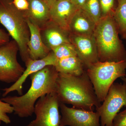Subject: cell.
Here are the masks:
<instances>
[{
    "mask_svg": "<svg viewBox=\"0 0 126 126\" xmlns=\"http://www.w3.org/2000/svg\"><path fill=\"white\" fill-rule=\"evenodd\" d=\"M96 25L94 21L84 11L79 9L70 22L69 32L79 35H92Z\"/></svg>",
    "mask_w": 126,
    "mask_h": 126,
    "instance_id": "cell-16",
    "label": "cell"
},
{
    "mask_svg": "<svg viewBox=\"0 0 126 126\" xmlns=\"http://www.w3.org/2000/svg\"><path fill=\"white\" fill-rule=\"evenodd\" d=\"M0 23L17 44L21 57L25 63L30 58L27 45L30 33L24 14L17 10L13 3L1 2Z\"/></svg>",
    "mask_w": 126,
    "mask_h": 126,
    "instance_id": "cell-4",
    "label": "cell"
},
{
    "mask_svg": "<svg viewBox=\"0 0 126 126\" xmlns=\"http://www.w3.org/2000/svg\"><path fill=\"white\" fill-rule=\"evenodd\" d=\"M56 92L41 97L35 106L36 118L26 126H63Z\"/></svg>",
    "mask_w": 126,
    "mask_h": 126,
    "instance_id": "cell-6",
    "label": "cell"
},
{
    "mask_svg": "<svg viewBox=\"0 0 126 126\" xmlns=\"http://www.w3.org/2000/svg\"><path fill=\"white\" fill-rule=\"evenodd\" d=\"M18 46L14 40L0 46V81L15 82L23 74L25 69L19 63Z\"/></svg>",
    "mask_w": 126,
    "mask_h": 126,
    "instance_id": "cell-8",
    "label": "cell"
},
{
    "mask_svg": "<svg viewBox=\"0 0 126 126\" xmlns=\"http://www.w3.org/2000/svg\"><path fill=\"white\" fill-rule=\"evenodd\" d=\"M101 11L102 17L113 14L115 0H99Z\"/></svg>",
    "mask_w": 126,
    "mask_h": 126,
    "instance_id": "cell-22",
    "label": "cell"
},
{
    "mask_svg": "<svg viewBox=\"0 0 126 126\" xmlns=\"http://www.w3.org/2000/svg\"><path fill=\"white\" fill-rule=\"evenodd\" d=\"M112 126H126V108L115 116L113 121Z\"/></svg>",
    "mask_w": 126,
    "mask_h": 126,
    "instance_id": "cell-23",
    "label": "cell"
},
{
    "mask_svg": "<svg viewBox=\"0 0 126 126\" xmlns=\"http://www.w3.org/2000/svg\"><path fill=\"white\" fill-rule=\"evenodd\" d=\"M78 9L70 0H58L50 7V20L69 32L70 22Z\"/></svg>",
    "mask_w": 126,
    "mask_h": 126,
    "instance_id": "cell-12",
    "label": "cell"
},
{
    "mask_svg": "<svg viewBox=\"0 0 126 126\" xmlns=\"http://www.w3.org/2000/svg\"><path fill=\"white\" fill-rule=\"evenodd\" d=\"M29 9L24 14L26 18L40 29L50 20L49 7L44 0H27Z\"/></svg>",
    "mask_w": 126,
    "mask_h": 126,
    "instance_id": "cell-15",
    "label": "cell"
},
{
    "mask_svg": "<svg viewBox=\"0 0 126 126\" xmlns=\"http://www.w3.org/2000/svg\"><path fill=\"white\" fill-rule=\"evenodd\" d=\"M118 4L113 12L114 18L119 33L126 38V0H118Z\"/></svg>",
    "mask_w": 126,
    "mask_h": 126,
    "instance_id": "cell-18",
    "label": "cell"
},
{
    "mask_svg": "<svg viewBox=\"0 0 126 126\" xmlns=\"http://www.w3.org/2000/svg\"><path fill=\"white\" fill-rule=\"evenodd\" d=\"M103 102L96 109L100 116L101 126H112L115 116L123 107H126V84H113Z\"/></svg>",
    "mask_w": 126,
    "mask_h": 126,
    "instance_id": "cell-7",
    "label": "cell"
},
{
    "mask_svg": "<svg viewBox=\"0 0 126 126\" xmlns=\"http://www.w3.org/2000/svg\"><path fill=\"white\" fill-rule=\"evenodd\" d=\"M121 79L123 81V83L126 84V77H123V78H121Z\"/></svg>",
    "mask_w": 126,
    "mask_h": 126,
    "instance_id": "cell-28",
    "label": "cell"
},
{
    "mask_svg": "<svg viewBox=\"0 0 126 126\" xmlns=\"http://www.w3.org/2000/svg\"><path fill=\"white\" fill-rule=\"evenodd\" d=\"M44 0L46 2L47 4V5H48L50 8V7L51 6V5L53 4H54L55 2H56V1L58 0Z\"/></svg>",
    "mask_w": 126,
    "mask_h": 126,
    "instance_id": "cell-27",
    "label": "cell"
},
{
    "mask_svg": "<svg viewBox=\"0 0 126 126\" xmlns=\"http://www.w3.org/2000/svg\"><path fill=\"white\" fill-rule=\"evenodd\" d=\"M71 43L74 46L77 56L87 69L99 61L96 41L94 34L79 35L70 33Z\"/></svg>",
    "mask_w": 126,
    "mask_h": 126,
    "instance_id": "cell-10",
    "label": "cell"
},
{
    "mask_svg": "<svg viewBox=\"0 0 126 126\" xmlns=\"http://www.w3.org/2000/svg\"><path fill=\"white\" fill-rule=\"evenodd\" d=\"M14 112V108L11 105L0 99V121L5 124H10L11 121L7 114Z\"/></svg>",
    "mask_w": 126,
    "mask_h": 126,
    "instance_id": "cell-21",
    "label": "cell"
},
{
    "mask_svg": "<svg viewBox=\"0 0 126 126\" xmlns=\"http://www.w3.org/2000/svg\"><path fill=\"white\" fill-rule=\"evenodd\" d=\"M119 33L113 14L102 16L94 33L99 61H126V51Z\"/></svg>",
    "mask_w": 126,
    "mask_h": 126,
    "instance_id": "cell-3",
    "label": "cell"
},
{
    "mask_svg": "<svg viewBox=\"0 0 126 126\" xmlns=\"http://www.w3.org/2000/svg\"><path fill=\"white\" fill-rule=\"evenodd\" d=\"M56 93L61 103L88 111L101 105L86 70L79 76L59 73Z\"/></svg>",
    "mask_w": 126,
    "mask_h": 126,
    "instance_id": "cell-2",
    "label": "cell"
},
{
    "mask_svg": "<svg viewBox=\"0 0 126 126\" xmlns=\"http://www.w3.org/2000/svg\"><path fill=\"white\" fill-rule=\"evenodd\" d=\"M59 73L79 76L86 70L83 63L78 56L57 59L54 65Z\"/></svg>",
    "mask_w": 126,
    "mask_h": 126,
    "instance_id": "cell-17",
    "label": "cell"
},
{
    "mask_svg": "<svg viewBox=\"0 0 126 126\" xmlns=\"http://www.w3.org/2000/svg\"><path fill=\"white\" fill-rule=\"evenodd\" d=\"M40 32L43 42L50 50L63 44L71 43L70 33L51 21L40 29Z\"/></svg>",
    "mask_w": 126,
    "mask_h": 126,
    "instance_id": "cell-13",
    "label": "cell"
},
{
    "mask_svg": "<svg viewBox=\"0 0 126 126\" xmlns=\"http://www.w3.org/2000/svg\"><path fill=\"white\" fill-rule=\"evenodd\" d=\"M14 6L18 10L26 11L29 9V4L27 0H14Z\"/></svg>",
    "mask_w": 126,
    "mask_h": 126,
    "instance_id": "cell-24",
    "label": "cell"
},
{
    "mask_svg": "<svg viewBox=\"0 0 126 126\" xmlns=\"http://www.w3.org/2000/svg\"></svg>",
    "mask_w": 126,
    "mask_h": 126,
    "instance_id": "cell-31",
    "label": "cell"
},
{
    "mask_svg": "<svg viewBox=\"0 0 126 126\" xmlns=\"http://www.w3.org/2000/svg\"><path fill=\"white\" fill-rule=\"evenodd\" d=\"M57 59L52 51L43 59L33 60L30 58L25 63L26 68L21 76L14 84L8 88L2 89L4 93L3 97L6 96L7 94L14 91H16L20 95L23 94V85L27 78L31 75L43 69L48 65L54 66Z\"/></svg>",
    "mask_w": 126,
    "mask_h": 126,
    "instance_id": "cell-11",
    "label": "cell"
},
{
    "mask_svg": "<svg viewBox=\"0 0 126 126\" xmlns=\"http://www.w3.org/2000/svg\"><path fill=\"white\" fill-rule=\"evenodd\" d=\"M59 73L53 65H48L30 75L31 86L26 93L19 96H7L1 101L11 105L14 113L20 118L31 116L35 106L43 96L56 92V81Z\"/></svg>",
    "mask_w": 126,
    "mask_h": 126,
    "instance_id": "cell-1",
    "label": "cell"
},
{
    "mask_svg": "<svg viewBox=\"0 0 126 126\" xmlns=\"http://www.w3.org/2000/svg\"><path fill=\"white\" fill-rule=\"evenodd\" d=\"M10 35L0 29V46L9 43L10 40Z\"/></svg>",
    "mask_w": 126,
    "mask_h": 126,
    "instance_id": "cell-25",
    "label": "cell"
},
{
    "mask_svg": "<svg viewBox=\"0 0 126 126\" xmlns=\"http://www.w3.org/2000/svg\"><path fill=\"white\" fill-rule=\"evenodd\" d=\"M126 61H98L87 69L86 72L99 101L103 102L111 86L118 78L126 77Z\"/></svg>",
    "mask_w": 126,
    "mask_h": 126,
    "instance_id": "cell-5",
    "label": "cell"
},
{
    "mask_svg": "<svg viewBox=\"0 0 126 126\" xmlns=\"http://www.w3.org/2000/svg\"><path fill=\"white\" fill-rule=\"evenodd\" d=\"M29 28L30 36L28 44L30 58L33 60L43 59L47 56L51 50L43 42L41 34L40 29L26 18Z\"/></svg>",
    "mask_w": 126,
    "mask_h": 126,
    "instance_id": "cell-14",
    "label": "cell"
},
{
    "mask_svg": "<svg viewBox=\"0 0 126 126\" xmlns=\"http://www.w3.org/2000/svg\"><path fill=\"white\" fill-rule=\"evenodd\" d=\"M72 3L78 9H81L87 0H70Z\"/></svg>",
    "mask_w": 126,
    "mask_h": 126,
    "instance_id": "cell-26",
    "label": "cell"
},
{
    "mask_svg": "<svg viewBox=\"0 0 126 126\" xmlns=\"http://www.w3.org/2000/svg\"><path fill=\"white\" fill-rule=\"evenodd\" d=\"M1 121H0V125L1 124Z\"/></svg>",
    "mask_w": 126,
    "mask_h": 126,
    "instance_id": "cell-29",
    "label": "cell"
},
{
    "mask_svg": "<svg viewBox=\"0 0 126 126\" xmlns=\"http://www.w3.org/2000/svg\"><path fill=\"white\" fill-rule=\"evenodd\" d=\"M57 59L78 56L74 46L72 43H66L51 50Z\"/></svg>",
    "mask_w": 126,
    "mask_h": 126,
    "instance_id": "cell-20",
    "label": "cell"
},
{
    "mask_svg": "<svg viewBox=\"0 0 126 126\" xmlns=\"http://www.w3.org/2000/svg\"><path fill=\"white\" fill-rule=\"evenodd\" d=\"M60 109L63 126H101L100 116L97 111L69 107L61 102Z\"/></svg>",
    "mask_w": 126,
    "mask_h": 126,
    "instance_id": "cell-9",
    "label": "cell"
},
{
    "mask_svg": "<svg viewBox=\"0 0 126 126\" xmlns=\"http://www.w3.org/2000/svg\"><path fill=\"white\" fill-rule=\"evenodd\" d=\"M81 9L91 17L96 24L101 18L99 0H87Z\"/></svg>",
    "mask_w": 126,
    "mask_h": 126,
    "instance_id": "cell-19",
    "label": "cell"
},
{
    "mask_svg": "<svg viewBox=\"0 0 126 126\" xmlns=\"http://www.w3.org/2000/svg\"></svg>",
    "mask_w": 126,
    "mask_h": 126,
    "instance_id": "cell-30",
    "label": "cell"
}]
</instances>
